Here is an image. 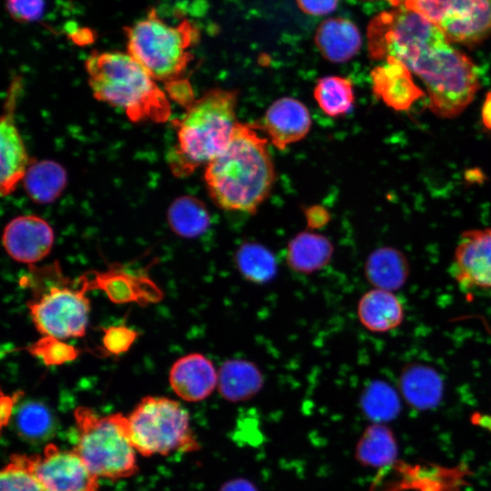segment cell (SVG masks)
I'll return each instance as SVG.
<instances>
[{"mask_svg": "<svg viewBox=\"0 0 491 491\" xmlns=\"http://www.w3.org/2000/svg\"><path fill=\"white\" fill-rule=\"evenodd\" d=\"M268 140L239 123L225 150L205 166V182L215 204L229 211L254 213L276 180Z\"/></svg>", "mask_w": 491, "mask_h": 491, "instance_id": "1", "label": "cell"}, {"mask_svg": "<svg viewBox=\"0 0 491 491\" xmlns=\"http://www.w3.org/2000/svg\"><path fill=\"white\" fill-rule=\"evenodd\" d=\"M85 68L94 96L124 111L131 121L163 123L170 118L166 94L127 52L94 51Z\"/></svg>", "mask_w": 491, "mask_h": 491, "instance_id": "2", "label": "cell"}, {"mask_svg": "<svg viewBox=\"0 0 491 491\" xmlns=\"http://www.w3.org/2000/svg\"><path fill=\"white\" fill-rule=\"evenodd\" d=\"M237 100V91L214 88L186 106L177 128V144L168 158L176 175L205 166L225 150L238 124Z\"/></svg>", "mask_w": 491, "mask_h": 491, "instance_id": "3", "label": "cell"}, {"mask_svg": "<svg viewBox=\"0 0 491 491\" xmlns=\"http://www.w3.org/2000/svg\"><path fill=\"white\" fill-rule=\"evenodd\" d=\"M402 63L423 81L429 108L439 117L457 116L480 87L476 65L447 39L416 51Z\"/></svg>", "mask_w": 491, "mask_h": 491, "instance_id": "4", "label": "cell"}, {"mask_svg": "<svg viewBox=\"0 0 491 491\" xmlns=\"http://www.w3.org/2000/svg\"><path fill=\"white\" fill-rule=\"evenodd\" d=\"M124 31L127 53L155 80L169 85L182 79L193 58L190 49L199 39V30L193 22L184 19L169 25L155 8Z\"/></svg>", "mask_w": 491, "mask_h": 491, "instance_id": "5", "label": "cell"}, {"mask_svg": "<svg viewBox=\"0 0 491 491\" xmlns=\"http://www.w3.org/2000/svg\"><path fill=\"white\" fill-rule=\"evenodd\" d=\"M77 441L73 448L98 478L119 480L135 475V449L128 432L127 416L120 413L98 416L85 406L75 412Z\"/></svg>", "mask_w": 491, "mask_h": 491, "instance_id": "6", "label": "cell"}, {"mask_svg": "<svg viewBox=\"0 0 491 491\" xmlns=\"http://www.w3.org/2000/svg\"><path fill=\"white\" fill-rule=\"evenodd\" d=\"M127 423L132 445L144 456L199 448L189 414L176 400L145 396L127 416Z\"/></svg>", "mask_w": 491, "mask_h": 491, "instance_id": "7", "label": "cell"}, {"mask_svg": "<svg viewBox=\"0 0 491 491\" xmlns=\"http://www.w3.org/2000/svg\"><path fill=\"white\" fill-rule=\"evenodd\" d=\"M27 305L35 326L45 337L62 340L85 336L89 299L84 287L70 286L62 274L58 282L35 288Z\"/></svg>", "mask_w": 491, "mask_h": 491, "instance_id": "8", "label": "cell"}, {"mask_svg": "<svg viewBox=\"0 0 491 491\" xmlns=\"http://www.w3.org/2000/svg\"><path fill=\"white\" fill-rule=\"evenodd\" d=\"M444 38L436 25L405 5L379 14L367 30L371 56L384 61L390 57L401 60L414 49Z\"/></svg>", "mask_w": 491, "mask_h": 491, "instance_id": "9", "label": "cell"}, {"mask_svg": "<svg viewBox=\"0 0 491 491\" xmlns=\"http://www.w3.org/2000/svg\"><path fill=\"white\" fill-rule=\"evenodd\" d=\"M403 5L436 25L450 43L474 45L491 36V0H409Z\"/></svg>", "mask_w": 491, "mask_h": 491, "instance_id": "10", "label": "cell"}, {"mask_svg": "<svg viewBox=\"0 0 491 491\" xmlns=\"http://www.w3.org/2000/svg\"><path fill=\"white\" fill-rule=\"evenodd\" d=\"M33 471L46 491H98V477L74 450L47 444L42 455H31Z\"/></svg>", "mask_w": 491, "mask_h": 491, "instance_id": "11", "label": "cell"}, {"mask_svg": "<svg viewBox=\"0 0 491 491\" xmlns=\"http://www.w3.org/2000/svg\"><path fill=\"white\" fill-rule=\"evenodd\" d=\"M451 274L466 290L491 291V226L466 230L460 235Z\"/></svg>", "mask_w": 491, "mask_h": 491, "instance_id": "12", "label": "cell"}, {"mask_svg": "<svg viewBox=\"0 0 491 491\" xmlns=\"http://www.w3.org/2000/svg\"><path fill=\"white\" fill-rule=\"evenodd\" d=\"M20 90V81L15 80L8 89L0 123V191L3 196L14 192L30 165L25 143L15 119V108Z\"/></svg>", "mask_w": 491, "mask_h": 491, "instance_id": "13", "label": "cell"}, {"mask_svg": "<svg viewBox=\"0 0 491 491\" xmlns=\"http://www.w3.org/2000/svg\"><path fill=\"white\" fill-rule=\"evenodd\" d=\"M54 238V231L45 219L25 215L15 217L5 225L2 243L14 260L32 265L50 253Z\"/></svg>", "mask_w": 491, "mask_h": 491, "instance_id": "14", "label": "cell"}, {"mask_svg": "<svg viewBox=\"0 0 491 491\" xmlns=\"http://www.w3.org/2000/svg\"><path fill=\"white\" fill-rule=\"evenodd\" d=\"M312 119L307 107L293 97H281L266 111L261 129L279 150L302 140L309 132Z\"/></svg>", "mask_w": 491, "mask_h": 491, "instance_id": "15", "label": "cell"}, {"mask_svg": "<svg viewBox=\"0 0 491 491\" xmlns=\"http://www.w3.org/2000/svg\"><path fill=\"white\" fill-rule=\"evenodd\" d=\"M218 371L206 356L191 353L177 359L169 372V383L176 396L187 402L208 397L217 388Z\"/></svg>", "mask_w": 491, "mask_h": 491, "instance_id": "16", "label": "cell"}, {"mask_svg": "<svg viewBox=\"0 0 491 491\" xmlns=\"http://www.w3.org/2000/svg\"><path fill=\"white\" fill-rule=\"evenodd\" d=\"M371 82L374 95L396 111L409 109L424 96L422 89L415 84L411 71L393 57L372 70Z\"/></svg>", "mask_w": 491, "mask_h": 491, "instance_id": "17", "label": "cell"}, {"mask_svg": "<svg viewBox=\"0 0 491 491\" xmlns=\"http://www.w3.org/2000/svg\"><path fill=\"white\" fill-rule=\"evenodd\" d=\"M315 44L326 60L345 63L359 52L362 38L352 21L344 17H331L317 27Z\"/></svg>", "mask_w": 491, "mask_h": 491, "instance_id": "18", "label": "cell"}, {"mask_svg": "<svg viewBox=\"0 0 491 491\" xmlns=\"http://www.w3.org/2000/svg\"><path fill=\"white\" fill-rule=\"evenodd\" d=\"M356 314L361 325L374 333L394 330L405 317L404 306L397 296L379 288L363 294L357 303Z\"/></svg>", "mask_w": 491, "mask_h": 491, "instance_id": "19", "label": "cell"}, {"mask_svg": "<svg viewBox=\"0 0 491 491\" xmlns=\"http://www.w3.org/2000/svg\"><path fill=\"white\" fill-rule=\"evenodd\" d=\"M263 385L262 372L249 360L229 359L218 370L217 389L228 402L249 400L262 389Z\"/></svg>", "mask_w": 491, "mask_h": 491, "instance_id": "20", "label": "cell"}, {"mask_svg": "<svg viewBox=\"0 0 491 491\" xmlns=\"http://www.w3.org/2000/svg\"><path fill=\"white\" fill-rule=\"evenodd\" d=\"M364 272L374 288L395 292L404 286L409 276V264L399 250L384 246L367 256Z\"/></svg>", "mask_w": 491, "mask_h": 491, "instance_id": "21", "label": "cell"}, {"mask_svg": "<svg viewBox=\"0 0 491 491\" xmlns=\"http://www.w3.org/2000/svg\"><path fill=\"white\" fill-rule=\"evenodd\" d=\"M334 246L323 235L301 232L294 236L286 251L289 267L301 274H311L322 269L332 258Z\"/></svg>", "mask_w": 491, "mask_h": 491, "instance_id": "22", "label": "cell"}, {"mask_svg": "<svg viewBox=\"0 0 491 491\" xmlns=\"http://www.w3.org/2000/svg\"><path fill=\"white\" fill-rule=\"evenodd\" d=\"M399 389L406 402L413 408L428 410L441 400L443 384L431 368L422 366L407 367L399 379Z\"/></svg>", "mask_w": 491, "mask_h": 491, "instance_id": "23", "label": "cell"}, {"mask_svg": "<svg viewBox=\"0 0 491 491\" xmlns=\"http://www.w3.org/2000/svg\"><path fill=\"white\" fill-rule=\"evenodd\" d=\"M398 446L393 431L385 424L373 423L359 437L355 456L362 466L379 468L392 464L397 457Z\"/></svg>", "mask_w": 491, "mask_h": 491, "instance_id": "24", "label": "cell"}, {"mask_svg": "<svg viewBox=\"0 0 491 491\" xmlns=\"http://www.w3.org/2000/svg\"><path fill=\"white\" fill-rule=\"evenodd\" d=\"M24 188L34 202L47 204L55 201L65 188V169L53 160L30 163L23 178Z\"/></svg>", "mask_w": 491, "mask_h": 491, "instance_id": "25", "label": "cell"}, {"mask_svg": "<svg viewBox=\"0 0 491 491\" xmlns=\"http://www.w3.org/2000/svg\"><path fill=\"white\" fill-rule=\"evenodd\" d=\"M210 222V215L205 205L192 195L177 197L167 210L168 225L181 237L200 236L208 229Z\"/></svg>", "mask_w": 491, "mask_h": 491, "instance_id": "26", "label": "cell"}, {"mask_svg": "<svg viewBox=\"0 0 491 491\" xmlns=\"http://www.w3.org/2000/svg\"><path fill=\"white\" fill-rule=\"evenodd\" d=\"M314 97L327 115H343L351 110L355 103L353 83L344 76H324L318 79L314 88Z\"/></svg>", "mask_w": 491, "mask_h": 491, "instance_id": "27", "label": "cell"}, {"mask_svg": "<svg viewBox=\"0 0 491 491\" xmlns=\"http://www.w3.org/2000/svg\"><path fill=\"white\" fill-rule=\"evenodd\" d=\"M18 435L31 443H41L53 436L55 417L51 410L38 401H26L21 405L15 416Z\"/></svg>", "mask_w": 491, "mask_h": 491, "instance_id": "28", "label": "cell"}, {"mask_svg": "<svg viewBox=\"0 0 491 491\" xmlns=\"http://www.w3.org/2000/svg\"><path fill=\"white\" fill-rule=\"evenodd\" d=\"M235 263L246 280L258 284L271 280L277 268L274 254L263 245L254 242L245 243L238 247Z\"/></svg>", "mask_w": 491, "mask_h": 491, "instance_id": "29", "label": "cell"}, {"mask_svg": "<svg viewBox=\"0 0 491 491\" xmlns=\"http://www.w3.org/2000/svg\"><path fill=\"white\" fill-rule=\"evenodd\" d=\"M361 406L364 414L373 423L385 424L396 417L400 402L396 393L389 386L376 382L364 391Z\"/></svg>", "mask_w": 491, "mask_h": 491, "instance_id": "30", "label": "cell"}, {"mask_svg": "<svg viewBox=\"0 0 491 491\" xmlns=\"http://www.w3.org/2000/svg\"><path fill=\"white\" fill-rule=\"evenodd\" d=\"M1 491H46L33 471L30 456L13 455L0 474Z\"/></svg>", "mask_w": 491, "mask_h": 491, "instance_id": "31", "label": "cell"}, {"mask_svg": "<svg viewBox=\"0 0 491 491\" xmlns=\"http://www.w3.org/2000/svg\"><path fill=\"white\" fill-rule=\"evenodd\" d=\"M35 346V353L48 364H61L74 358L76 352L73 347L68 346L58 339L46 337Z\"/></svg>", "mask_w": 491, "mask_h": 491, "instance_id": "32", "label": "cell"}, {"mask_svg": "<svg viewBox=\"0 0 491 491\" xmlns=\"http://www.w3.org/2000/svg\"><path fill=\"white\" fill-rule=\"evenodd\" d=\"M10 15L20 22H35L45 11V0H6Z\"/></svg>", "mask_w": 491, "mask_h": 491, "instance_id": "33", "label": "cell"}, {"mask_svg": "<svg viewBox=\"0 0 491 491\" xmlns=\"http://www.w3.org/2000/svg\"><path fill=\"white\" fill-rule=\"evenodd\" d=\"M136 336V333L125 326H112L105 330L104 346L109 353L120 354L126 351Z\"/></svg>", "mask_w": 491, "mask_h": 491, "instance_id": "34", "label": "cell"}, {"mask_svg": "<svg viewBox=\"0 0 491 491\" xmlns=\"http://www.w3.org/2000/svg\"><path fill=\"white\" fill-rule=\"evenodd\" d=\"M340 0H296L299 9L312 16H323L332 13Z\"/></svg>", "mask_w": 491, "mask_h": 491, "instance_id": "35", "label": "cell"}, {"mask_svg": "<svg viewBox=\"0 0 491 491\" xmlns=\"http://www.w3.org/2000/svg\"><path fill=\"white\" fill-rule=\"evenodd\" d=\"M218 491H259L256 486L246 477H234L221 485Z\"/></svg>", "mask_w": 491, "mask_h": 491, "instance_id": "36", "label": "cell"}, {"mask_svg": "<svg viewBox=\"0 0 491 491\" xmlns=\"http://www.w3.org/2000/svg\"><path fill=\"white\" fill-rule=\"evenodd\" d=\"M481 118L485 127L491 131V91L486 95L481 110Z\"/></svg>", "mask_w": 491, "mask_h": 491, "instance_id": "37", "label": "cell"}, {"mask_svg": "<svg viewBox=\"0 0 491 491\" xmlns=\"http://www.w3.org/2000/svg\"><path fill=\"white\" fill-rule=\"evenodd\" d=\"M472 422L491 432V415L475 414L472 416Z\"/></svg>", "mask_w": 491, "mask_h": 491, "instance_id": "38", "label": "cell"}, {"mask_svg": "<svg viewBox=\"0 0 491 491\" xmlns=\"http://www.w3.org/2000/svg\"><path fill=\"white\" fill-rule=\"evenodd\" d=\"M395 6H399V0H386Z\"/></svg>", "mask_w": 491, "mask_h": 491, "instance_id": "39", "label": "cell"}, {"mask_svg": "<svg viewBox=\"0 0 491 491\" xmlns=\"http://www.w3.org/2000/svg\"><path fill=\"white\" fill-rule=\"evenodd\" d=\"M407 1H409V0H399V6L403 5Z\"/></svg>", "mask_w": 491, "mask_h": 491, "instance_id": "40", "label": "cell"}]
</instances>
